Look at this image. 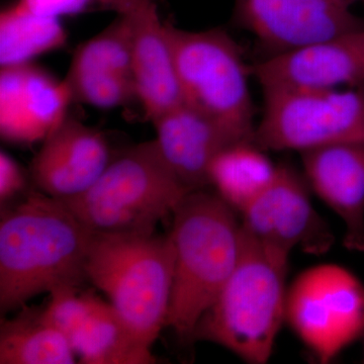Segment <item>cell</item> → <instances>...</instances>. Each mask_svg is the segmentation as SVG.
<instances>
[{
	"instance_id": "obj_19",
	"label": "cell",
	"mask_w": 364,
	"mask_h": 364,
	"mask_svg": "<svg viewBox=\"0 0 364 364\" xmlns=\"http://www.w3.org/2000/svg\"><path fill=\"white\" fill-rule=\"evenodd\" d=\"M16 317L0 326V364H73L70 341L43 315L23 306Z\"/></svg>"
},
{
	"instance_id": "obj_3",
	"label": "cell",
	"mask_w": 364,
	"mask_h": 364,
	"mask_svg": "<svg viewBox=\"0 0 364 364\" xmlns=\"http://www.w3.org/2000/svg\"><path fill=\"white\" fill-rule=\"evenodd\" d=\"M289 259L243 234L238 264L191 341L220 345L247 363H267L286 322Z\"/></svg>"
},
{
	"instance_id": "obj_24",
	"label": "cell",
	"mask_w": 364,
	"mask_h": 364,
	"mask_svg": "<svg viewBox=\"0 0 364 364\" xmlns=\"http://www.w3.org/2000/svg\"><path fill=\"white\" fill-rule=\"evenodd\" d=\"M26 6L42 16L60 18L90 11L123 13L131 0H21Z\"/></svg>"
},
{
	"instance_id": "obj_26",
	"label": "cell",
	"mask_w": 364,
	"mask_h": 364,
	"mask_svg": "<svg viewBox=\"0 0 364 364\" xmlns=\"http://www.w3.org/2000/svg\"><path fill=\"white\" fill-rule=\"evenodd\" d=\"M343 1L346 2V4H350V2L353 1V0H343Z\"/></svg>"
},
{
	"instance_id": "obj_22",
	"label": "cell",
	"mask_w": 364,
	"mask_h": 364,
	"mask_svg": "<svg viewBox=\"0 0 364 364\" xmlns=\"http://www.w3.org/2000/svg\"><path fill=\"white\" fill-rule=\"evenodd\" d=\"M64 81L70 92L72 102L112 109L126 107L133 100L139 102L135 81L122 74L68 70Z\"/></svg>"
},
{
	"instance_id": "obj_14",
	"label": "cell",
	"mask_w": 364,
	"mask_h": 364,
	"mask_svg": "<svg viewBox=\"0 0 364 364\" xmlns=\"http://www.w3.org/2000/svg\"><path fill=\"white\" fill-rule=\"evenodd\" d=\"M152 123L163 158L191 191L210 186L208 170L223 150L236 143L252 142L184 102Z\"/></svg>"
},
{
	"instance_id": "obj_25",
	"label": "cell",
	"mask_w": 364,
	"mask_h": 364,
	"mask_svg": "<svg viewBox=\"0 0 364 364\" xmlns=\"http://www.w3.org/2000/svg\"><path fill=\"white\" fill-rule=\"evenodd\" d=\"M28 177L16 160L4 150L0 152V203H7L26 191Z\"/></svg>"
},
{
	"instance_id": "obj_27",
	"label": "cell",
	"mask_w": 364,
	"mask_h": 364,
	"mask_svg": "<svg viewBox=\"0 0 364 364\" xmlns=\"http://www.w3.org/2000/svg\"><path fill=\"white\" fill-rule=\"evenodd\" d=\"M363 360H364V358H363Z\"/></svg>"
},
{
	"instance_id": "obj_21",
	"label": "cell",
	"mask_w": 364,
	"mask_h": 364,
	"mask_svg": "<svg viewBox=\"0 0 364 364\" xmlns=\"http://www.w3.org/2000/svg\"><path fill=\"white\" fill-rule=\"evenodd\" d=\"M68 70L107 71L133 78V32L127 14L79 46Z\"/></svg>"
},
{
	"instance_id": "obj_1",
	"label": "cell",
	"mask_w": 364,
	"mask_h": 364,
	"mask_svg": "<svg viewBox=\"0 0 364 364\" xmlns=\"http://www.w3.org/2000/svg\"><path fill=\"white\" fill-rule=\"evenodd\" d=\"M93 233L64 202L32 191L0 221V311L11 312L41 294L79 287Z\"/></svg>"
},
{
	"instance_id": "obj_10",
	"label": "cell",
	"mask_w": 364,
	"mask_h": 364,
	"mask_svg": "<svg viewBox=\"0 0 364 364\" xmlns=\"http://www.w3.org/2000/svg\"><path fill=\"white\" fill-rule=\"evenodd\" d=\"M234 18L272 55L364 26L343 0H236Z\"/></svg>"
},
{
	"instance_id": "obj_15",
	"label": "cell",
	"mask_w": 364,
	"mask_h": 364,
	"mask_svg": "<svg viewBox=\"0 0 364 364\" xmlns=\"http://www.w3.org/2000/svg\"><path fill=\"white\" fill-rule=\"evenodd\" d=\"M304 177L344 225V246L364 253V145L335 144L301 153Z\"/></svg>"
},
{
	"instance_id": "obj_20",
	"label": "cell",
	"mask_w": 364,
	"mask_h": 364,
	"mask_svg": "<svg viewBox=\"0 0 364 364\" xmlns=\"http://www.w3.org/2000/svg\"><path fill=\"white\" fill-rule=\"evenodd\" d=\"M67 33L60 18L33 11L21 0L0 14V66L31 63L36 57L62 49Z\"/></svg>"
},
{
	"instance_id": "obj_4",
	"label": "cell",
	"mask_w": 364,
	"mask_h": 364,
	"mask_svg": "<svg viewBox=\"0 0 364 364\" xmlns=\"http://www.w3.org/2000/svg\"><path fill=\"white\" fill-rule=\"evenodd\" d=\"M173 268L169 235L93 234L85 273L136 336L152 347L167 327Z\"/></svg>"
},
{
	"instance_id": "obj_18",
	"label": "cell",
	"mask_w": 364,
	"mask_h": 364,
	"mask_svg": "<svg viewBox=\"0 0 364 364\" xmlns=\"http://www.w3.org/2000/svg\"><path fill=\"white\" fill-rule=\"evenodd\" d=\"M279 166L254 142L236 143L215 158L208 170V184L241 214L272 183Z\"/></svg>"
},
{
	"instance_id": "obj_8",
	"label": "cell",
	"mask_w": 364,
	"mask_h": 364,
	"mask_svg": "<svg viewBox=\"0 0 364 364\" xmlns=\"http://www.w3.org/2000/svg\"><path fill=\"white\" fill-rule=\"evenodd\" d=\"M284 321L322 363L364 335V284L333 263L299 273L287 287Z\"/></svg>"
},
{
	"instance_id": "obj_13",
	"label": "cell",
	"mask_w": 364,
	"mask_h": 364,
	"mask_svg": "<svg viewBox=\"0 0 364 364\" xmlns=\"http://www.w3.org/2000/svg\"><path fill=\"white\" fill-rule=\"evenodd\" d=\"M111 161L104 135L67 114L43 141L31 178L45 195L69 200L87 191Z\"/></svg>"
},
{
	"instance_id": "obj_9",
	"label": "cell",
	"mask_w": 364,
	"mask_h": 364,
	"mask_svg": "<svg viewBox=\"0 0 364 364\" xmlns=\"http://www.w3.org/2000/svg\"><path fill=\"white\" fill-rule=\"evenodd\" d=\"M309 191L305 177L279 165L272 183L241 213L244 236L287 256L296 248L315 255L329 250L334 238Z\"/></svg>"
},
{
	"instance_id": "obj_6",
	"label": "cell",
	"mask_w": 364,
	"mask_h": 364,
	"mask_svg": "<svg viewBox=\"0 0 364 364\" xmlns=\"http://www.w3.org/2000/svg\"><path fill=\"white\" fill-rule=\"evenodd\" d=\"M164 26L183 102L253 142L252 74L238 44L222 28L193 32L168 21Z\"/></svg>"
},
{
	"instance_id": "obj_2",
	"label": "cell",
	"mask_w": 364,
	"mask_h": 364,
	"mask_svg": "<svg viewBox=\"0 0 364 364\" xmlns=\"http://www.w3.org/2000/svg\"><path fill=\"white\" fill-rule=\"evenodd\" d=\"M236 213L205 188L188 193L172 213L174 268L167 327L181 339L191 341L238 264L243 234Z\"/></svg>"
},
{
	"instance_id": "obj_11",
	"label": "cell",
	"mask_w": 364,
	"mask_h": 364,
	"mask_svg": "<svg viewBox=\"0 0 364 364\" xmlns=\"http://www.w3.org/2000/svg\"><path fill=\"white\" fill-rule=\"evenodd\" d=\"M262 90L364 87V26L250 66Z\"/></svg>"
},
{
	"instance_id": "obj_16",
	"label": "cell",
	"mask_w": 364,
	"mask_h": 364,
	"mask_svg": "<svg viewBox=\"0 0 364 364\" xmlns=\"http://www.w3.org/2000/svg\"><path fill=\"white\" fill-rule=\"evenodd\" d=\"M122 14L133 32V77L139 102L151 122L183 102L164 21L155 0H132Z\"/></svg>"
},
{
	"instance_id": "obj_12",
	"label": "cell",
	"mask_w": 364,
	"mask_h": 364,
	"mask_svg": "<svg viewBox=\"0 0 364 364\" xmlns=\"http://www.w3.org/2000/svg\"><path fill=\"white\" fill-rule=\"evenodd\" d=\"M72 102L65 81L31 63L1 67L0 135L6 142H43L64 117Z\"/></svg>"
},
{
	"instance_id": "obj_17",
	"label": "cell",
	"mask_w": 364,
	"mask_h": 364,
	"mask_svg": "<svg viewBox=\"0 0 364 364\" xmlns=\"http://www.w3.org/2000/svg\"><path fill=\"white\" fill-rule=\"evenodd\" d=\"M70 343L81 363H156L152 347L136 336L111 304L98 298Z\"/></svg>"
},
{
	"instance_id": "obj_23",
	"label": "cell",
	"mask_w": 364,
	"mask_h": 364,
	"mask_svg": "<svg viewBox=\"0 0 364 364\" xmlns=\"http://www.w3.org/2000/svg\"><path fill=\"white\" fill-rule=\"evenodd\" d=\"M49 294V301L42 309L43 315L70 341L90 313L97 296L80 294L78 287H65Z\"/></svg>"
},
{
	"instance_id": "obj_7",
	"label": "cell",
	"mask_w": 364,
	"mask_h": 364,
	"mask_svg": "<svg viewBox=\"0 0 364 364\" xmlns=\"http://www.w3.org/2000/svg\"><path fill=\"white\" fill-rule=\"evenodd\" d=\"M253 142L264 151L299 153L335 145H364V87H272Z\"/></svg>"
},
{
	"instance_id": "obj_5",
	"label": "cell",
	"mask_w": 364,
	"mask_h": 364,
	"mask_svg": "<svg viewBox=\"0 0 364 364\" xmlns=\"http://www.w3.org/2000/svg\"><path fill=\"white\" fill-rule=\"evenodd\" d=\"M188 193L152 140L126 150L87 191L62 202L91 233L152 234Z\"/></svg>"
}]
</instances>
